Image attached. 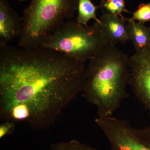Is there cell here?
I'll use <instances>...</instances> for the list:
<instances>
[{
    "label": "cell",
    "mask_w": 150,
    "mask_h": 150,
    "mask_svg": "<svg viewBox=\"0 0 150 150\" xmlns=\"http://www.w3.org/2000/svg\"><path fill=\"white\" fill-rule=\"evenodd\" d=\"M100 7L102 12L121 17L123 12L130 13L126 9L125 0H101Z\"/></svg>",
    "instance_id": "obj_11"
},
{
    "label": "cell",
    "mask_w": 150,
    "mask_h": 150,
    "mask_svg": "<svg viewBox=\"0 0 150 150\" xmlns=\"http://www.w3.org/2000/svg\"><path fill=\"white\" fill-rule=\"evenodd\" d=\"M129 83L137 97L150 112V46L129 58Z\"/></svg>",
    "instance_id": "obj_5"
},
{
    "label": "cell",
    "mask_w": 150,
    "mask_h": 150,
    "mask_svg": "<svg viewBox=\"0 0 150 150\" xmlns=\"http://www.w3.org/2000/svg\"><path fill=\"white\" fill-rule=\"evenodd\" d=\"M50 150H98L89 145L81 143L76 140L52 144Z\"/></svg>",
    "instance_id": "obj_12"
},
{
    "label": "cell",
    "mask_w": 150,
    "mask_h": 150,
    "mask_svg": "<svg viewBox=\"0 0 150 150\" xmlns=\"http://www.w3.org/2000/svg\"><path fill=\"white\" fill-rule=\"evenodd\" d=\"M149 28H150V27H149Z\"/></svg>",
    "instance_id": "obj_16"
},
{
    "label": "cell",
    "mask_w": 150,
    "mask_h": 150,
    "mask_svg": "<svg viewBox=\"0 0 150 150\" xmlns=\"http://www.w3.org/2000/svg\"><path fill=\"white\" fill-rule=\"evenodd\" d=\"M99 7L95 5L91 0H78V13L76 21L87 26L89 21L94 19L100 24V20L96 15L97 9Z\"/></svg>",
    "instance_id": "obj_10"
},
{
    "label": "cell",
    "mask_w": 150,
    "mask_h": 150,
    "mask_svg": "<svg viewBox=\"0 0 150 150\" xmlns=\"http://www.w3.org/2000/svg\"><path fill=\"white\" fill-rule=\"evenodd\" d=\"M22 18L12 8L8 0H0V46L20 36Z\"/></svg>",
    "instance_id": "obj_7"
},
{
    "label": "cell",
    "mask_w": 150,
    "mask_h": 150,
    "mask_svg": "<svg viewBox=\"0 0 150 150\" xmlns=\"http://www.w3.org/2000/svg\"><path fill=\"white\" fill-rule=\"evenodd\" d=\"M129 59L115 45L107 43L89 60L82 92L96 106L98 117L112 116L126 97Z\"/></svg>",
    "instance_id": "obj_2"
},
{
    "label": "cell",
    "mask_w": 150,
    "mask_h": 150,
    "mask_svg": "<svg viewBox=\"0 0 150 150\" xmlns=\"http://www.w3.org/2000/svg\"><path fill=\"white\" fill-rule=\"evenodd\" d=\"M108 142L111 150H150V127L135 129L123 122L113 129Z\"/></svg>",
    "instance_id": "obj_6"
},
{
    "label": "cell",
    "mask_w": 150,
    "mask_h": 150,
    "mask_svg": "<svg viewBox=\"0 0 150 150\" xmlns=\"http://www.w3.org/2000/svg\"><path fill=\"white\" fill-rule=\"evenodd\" d=\"M108 43L99 23L83 25L68 21L44 39L40 47L86 63Z\"/></svg>",
    "instance_id": "obj_4"
},
{
    "label": "cell",
    "mask_w": 150,
    "mask_h": 150,
    "mask_svg": "<svg viewBox=\"0 0 150 150\" xmlns=\"http://www.w3.org/2000/svg\"><path fill=\"white\" fill-rule=\"evenodd\" d=\"M129 39L136 51H140L150 46V29L144 24L137 22L131 18H126Z\"/></svg>",
    "instance_id": "obj_9"
},
{
    "label": "cell",
    "mask_w": 150,
    "mask_h": 150,
    "mask_svg": "<svg viewBox=\"0 0 150 150\" xmlns=\"http://www.w3.org/2000/svg\"><path fill=\"white\" fill-rule=\"evenodd\" d=\"M102 13L100 20L108 43L115 46L127 43L130 39L126 18L115 16L105 12Z\"/></svg>",
    "instance_id": "obj_8"
},
{
    "label": "cell",
    "mask_w": 150,
    "mask_h": 150,
    "mask_svg": "<svg viewBox=\"0 0 150 150\" xmlns=\"http://www.w3.org/2000/svg\"><path fill=\"white\" fill-rule=\"evenodd\" d=\"M86 68L48 48L0 46L1 118L45 129L82 92Z\"/></svg>",
    "instance_id": "obj_1"
},
{
    "label": "cell",
    "mask_w": 150,
    "mask_h": 150,
    "mask_svg": "<svg viewBox=\"0 0 150 150\" xmlns=\"http://www.w3.org/2000/svg\"><path fill=\"white\" fill-rule=\"evenodd\" d=\"M15 128V122L11 121H6L0 125V138L2 139L4 137L12 134Z\"/></svg>",
    "instance_id": "obj_14"
},
{
    "label": "cell",
    "mask_w": 150,
    "mask_h": 150,
    "mask_svg": "<svg viewBox=\"0 0 150 150\" xmlns=\"http://www.w3.org/2000/svg\"><path fill=\"white\" fill-rule=\"evenodd\" d=\"M130 18L143 24L150 21V2L140 4L137 10L132 13V17Z\"/></svg>",
    "instance_id": "obj_13"
},
{
    "label": "cell",
    "mask_w": 150,
    "mask_h": 150,
    "mask_svg": "<svg viewBox=\"0 0 150 150\" xmlns=\"http://www.w3.org/2000/svg\"><path fill=\"white\" fill-rule=\"evenodd\" d=\"M17 1H19L20 2L25 1H28V0H17Z\"/></svg>",
    "instance_id": "obj_15"
},
{
    "label": "cell",
    "mask_w": 150,
    "mask_h": 150,
    "mask_svg": "<svg viewBox=\"0 0 150 150\" xmlns=\"http://www.w3.org/2000/svg\"><path fill=\"white\" fill-rule=\"evenodd\" d=\"M78 0H31L23 12L18 46L39 48L47 36L74 16Z\"/></svg>",
    "instance_id": "obj_3"
}]
</instances>
